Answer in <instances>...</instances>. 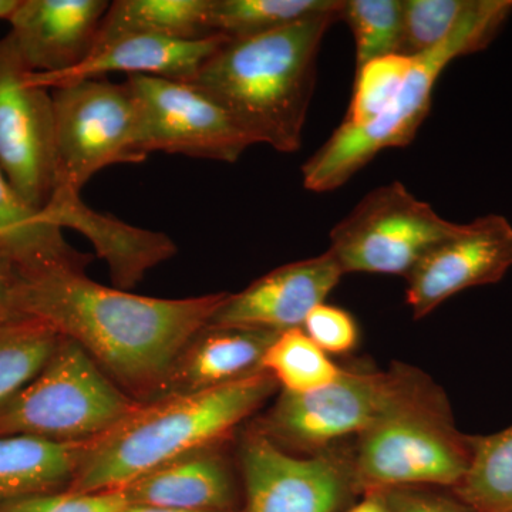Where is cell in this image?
I'll use <instances>...</instances> for the list:
<instances>
[{
  "label": "cell",
  "mask_w": 512,
  "mask_h": 512,
  "mask_svg": "<svg viewBox=\"0 0 512 512\" xmlns=\"http://www.w3.org/2000/svg\"><path fill=\"white\" fill-rule=\"evenodd\" d=\"M227 296L150 298L97 284L79 266L49 265L26 269L18 313L79 343L123 392L147 403Z\"/></svg>",
  "instance_id": "obj_1"
},
{
  "label": "cell",
  "mask_w": 512,
  "mask_h": 512,
  "mask_svg": "<svg viewBox=\"0 0 512 512\" xmlns=\"http://www.w3.org/2000/svg\"><path fill=\"white\" fill-rule=\"evenodd\" d=\"M342 10L262 35L227 39L191 84L217 101L252 143L296 153L315 89L320 45L342 20Z\"/></svg>",
  "instance_id": "obj_2"
},
{
  "label": "cell",
  "mask_w": 512,
  "mask_h": 512,
  "mask_svg": "<svg viewBox=\"0 0 512 512\" xmlns=\"http://www.w3.org/2000/svg\"><path fill=\"white\" fill-rule=\"evenodd\" d=\"M265 370L204 390L140 403L109 433L93 440L73 493L121 490L151 471L217 446L278 390Z\"/></svg>",
  "instance_id": "obj_3"
},
{
  "label": "cell",
  "mask_w": 512,
  "mask_h": 512,
  "mask_svg": "<svg viewBox=\"0 0 512 512\" xmlns=\"http://www.w3.org/2000/svg\"><path fill=\"white\" fill-rule=\"evenodd\" d=\"M512 12V0H473L456 29L439 46L416 56L412 70L393 103L369 124H340L329 140L302 167L303 185L313 192L342 187L387 148L406 147L427 114L434 87L448 64L490 45Z\"/></svg>",
  "instance_id": "obj_4"
},
{
  "label": "cell",
  "mask_w": 512,
  "mask_h": 512,
  "mask_svg": "<svg viewBox=\"0 0 512 512\" xmlns=\"http://www.w3.org/2000/svg\"><path fill=\"white\" fill-rule=\"evenodd\" d=\"M446 393L431 380L416 396L356 437L350 451L357 494L400 487L451 488L470 464Z\"/></svg>",
  "instance_id": "obj_5"
},
{
  "label": "cell",
  "mask_w": 512,
  "mask_h": 512,
  "mask_svg": "<svg viewBox=\"0 0 512 512\" xmlns=\"http://www.w3.org/2000/svg\"><path fill=\"white\" fill-rule=\"evenodd\" d=\"M138 404L79 343L62 336L35 379L0 404V436L22 434L60 443L96 440Z\"/></svg>",
  "instance_id": "obj_6"
},
{
  "label": "cell",
  "mask_w": 512,
  "mask_h": 512,
  "mask_svg": "<svg viewBox=\"0 0 512 512\" xmlns=\"http://www.w3.org/2000/svg\"><path fill=\"white\" fill-rule=\"evenodd\" d=\"M430 382L421 370L404 363L377 372L342 369L332 383L315 392H282L255 429L284 450L309 456L359 437Z\"/></svg>",
  "instance_id": "obj_7"
},
{
  "label": "cell",
  "mask_w": 512,
  "mask_h": 512,
  "mask_svg": "<svg viewBox=\"0 0 512 512\" xmlns=\"http://www.w3.org/2000/svg\"><path fill=\"white\" fill-rule=\"evenodd\" d=\"M52 99L56 128L52 201L80 195L87 181L110 165L146 160L138 148L136 97L127 82L82 80L53 89Z\"/></svg>",
  "instance_id": "obj_8"
},
{
  "label": "cell",
  "mask_w": 512,
  "mask_h": 512,
  "mask_svg": "<svg viewBox=\"0 0 512 512\" xmlns=\"http://www.w3.org/2000/svg\"><path fill=\"white\" fill-rule=\"evenodd\" d=\"M461 224L441 218L399 181L370 191L330 231L328 252L343 274L407 278L431 249Z\"/></svg>",
  "instance_id": "obj_9"
},
{
  "label": "cell",
  "mask_w": 512,
  "mask_h": 512,
  "mask_svg": "<svg viewBox=\"0 0 512 512\" xmlns=\"http://www.w3.org/2000/svg\"><path fill=\"white\" fill-rule=\"evenodd\" d=\"M242 512H340L357 497L350 451L295 456L252 427L239 447Z\"/></svg>",
  "instance_id": "obj_10"
},
{
  "label": "cell",
  "mask_w": 512,
  "mask_h": 512,
  "mask_svg": "<svg viewBox=\"0 0 512 512\" xmlns=\"http://www.w3.org/2000/svg\"><path fill=\"white\" fill-rule=\"evenodd\" d=\"M136 97L138 148L237 163L251 138L217 101L194 84L151 76H128Z\"/></svg>",
  "instance_id": "obj_11"
},
{
  "label": "cell",
  "mask_w": 512,
  "mask_h": 512,
  "mask_svg": "<svg viewBox=\"0 0 512 512\" xmlns=\"http://www.w3.org/2000/svg\"><path fill=\"white\" fill-rule=\"evenodd\" d=\"M0 170L20 200L45 212L56 188L52 93L30 82L8 37L0 40Z\"/></svg>",
  "instance_id": "obj_12"
},
{
  "label": "cell",
  "mask_w": 512,
  "mask_h": 512,
  "mask_svg": "<svg viewBox=\"0 0 512 512\" xmlns=\"http://www.w3.org/2000/svg\"><path fill=\"white\" fill-rule=\"evenodd\" d=\"M511 268L512 225L503 215H485L461 224L421 259L406 278L407 305L424 318L457 293L497 284Z\"/></svg>",
  "instance_id": "obj_13"
},
{
  "label": "cell",
  "mask_w": 512,
  "mask_h": 512,
  "mask_svg": "<svg viewBox=\"0 0 512 512\" xmlns=\"http://www.w3.org/2000/svg\"><path fill=\"white\" fill-rule=\"evenodd\" d=\"M345 275L328 251L279 266L238 293H228L210 326L272 330L302 328Z\"/></svg>",
  "instance_id": "obj_14"
},
{
  "label": "cell",
  "mask_w": 512,
  "mask_h": 512,
  "mask_svg": "<svg viewBox=\"0 0 512 512\" xmlns=\"http://www.w3.org/2000/svg\"><path fill=\"white\" fill-rule=\"evenodd\" d=\"M109 6L106 0H20L6 37L29 73L67 72L93 52Z\"/></svg>",
  "instance_id": "obj_15"
},
{
  "label": "cell",
  "mask_w": 512,
  "mask_h": 512,
  "mask_svg": "<svg viewBox=\"0 0 512 512\" xmlns=\"http://www.w3.org/2000/svg\"><path fill=\"white\" fill-rule=\"evenodd\" d=\"M227 37L175 39L163 36H130L93 53L72 70L59 74L29 73V80L43 89H57L82 80L103 79L109 73L151 76L191 83L205 62Z\"/></svg>",
  "instance_id": "obj_16"
},
{
  "label": "cell",
  "mask_w": 512,
  "mask_h": 512,
  "mask_svg": "<svg viewBox=\"0 0 512 512\" xmlns=\"http://www.w3.org/2000/svg\"><path fill=\"white\" fill-rule=\"evenodd\" d=\"M278 335L265 329L205 326L185 346L147 403L204 392L258 373Z\"/></svg>",
  "instance_id": "obj_17"
},
{
  "label": "cell",
  "mask_w": 512,
  "mask_h": 512,
  "mask_svg": "<svg viewBox=\"0 0 512 512\" xmlns=\"http://www.w3.org/2000/svg\"><path fill=\"white\" fill-rule=\"evenodd\" d=\"M43 214L60 228H72L89 239L97 255L109 265L111 279L121 291L134 288L150 269L177 252L167 235L131 227L111 215L93 211L80 195L50 202Z\"/></svg>",
  "instance_id": "obj_18"
},
{
  "label": "cell",
  "mask_w": 512,
  "mask_h": 512,
  "mask_svg": "<svg viewBox=\"0 0 512 512\" xmlns=\"http://www.w3.org/2000/svg\"><path fill=\"white\" fill-rule=\"evenodd\" d=\"M136 507L227 512L235 510L237 485L227 458L204 448L171 461L121 488Z\"/></svg>",
  "instance_id": "obj_19"
},
{
  "label": "cell",
  "mask_w": 512,
  "mask_h": 512,
  "mask_svg": "<svg viewBox=\"0 0 512 512\" xmlns=\"http://www.w3.org/2000/svg\"><path fill=\"white\" fill-rule=\"evenodd\" d=\"M92 441L60 443L22 434L0 436V505L67 490Z\"/></svg>",
  "instance_id": "obj_20"
},
{
  "label": "cell",
  "mask_w": 512,
  "mask_h": 512,
  "mask_svg": "<svg viewBox=\"0 0 512 512\" xmlns=\"http://www.w3.org/2000/svg\"><path fill=\"white\" fill-rule=\"evenodd\" d=\"M211 0H116L101 20L93 53L130 36L204 39Z\"/></svg>",
  "instance_id": "obj_21"
},
{
  "label": "cell",
  "mask_w": 512,
  "mask_h": 512,
  "mask_svg": "<svg viewBox=\"0 0 512 512\" xmlns=\"http://www.w3.org/2000/svg\"><path fill=\"white\" fill-rule=\"evenodd\" d=\"M63 229L46 214L33 211L10 187L0 170V241L22 259L28 268L72 265L84 268L89 256L74 251Z\"/></svg>",
  "instance_id": "obj_22"
},
{
  "label": "cell",
  "mask_w": 512,
  "mask_h": 512,
  "mask_svg": "<svg viewBox=\"0 0 512 512\" xmlns=\"http://www.w3.org/2000/svg\"><path fill=\"white\" fill-rule=\"evenodd\" d=\"M470 464L451 493L474 512H512V426L470 436Z\"/></svg>",
  "instance_id": "obj_23"
},
{
  "label": "cell",
  "mask_w": 512,
  "mask_h": 512,
  "mask_svg": "<svg viewBox=\"0 0 512 512\" xmlns=\"http://www.w3.org/2000/svg\"><path fill=\"white\" fill-rule=\"evenodd\" d=\"M342 9L343 0H211L208 28L211 35L242 39Z\"/></svg>",
  "instance_id": "obj_24"
},
{
  "label": "cell",
  "mask_w": 512,
  "mask_h": 512,
  "mask_svg": "<svg viewBox=\"0 0 512 512\" xmlns=\"http://www.w3.org/2000/svg\"><path fill=\"white\" fill-rule=\"evenodd\" d=\"M261 369L274 377L284 392L293 394L322 389L342 372L302 328L279 333L266 350Z\"/></svg>",
  "instance_id": "obj_25"
},
{
  "label": "cell",
  "mask_w": 512,
  "mask_h": 512,
  "mask_svg": "<svg viewBox=\"0 0 512 512\" xmlns=\"http://www.w3.org/2000/svg\"><path fill=\"white\" fill-rule=\"evenodd\" d=\"M60 340L56 330L36 320L0 326V404L35 379Z\"/></svg>",
  "instance_id": "obj_26"
},
{
  "label": "cell",
  "mask_w": 512,
  "mask_h": 512,
  "mask_svg": "<svg viewBox=\"0 0 512 512\" xmlns=\"http://www.w3.org/2000/svg\"><path fill=\"white\" fill-rule=\"evenodd\" d=\"M342 20L355 37L356 70L402 50L403 0H346Z\"/></svg>",
  "instance_id": "obj_27"
},
{
  "label": "cell",
  "mask_w": 512,
  "mask_h": 512,
  "mask_svg": "<svg viewBox=\"0 0 512 512\" xmlns=\"http://www.w3.org/2000/svg\"><path fill=\"white\" fill-rule=\"evenodd\" d=\"M416 57L390 55L379 57L356 70L352 101L343 124L362 127L376 120L402 90Z\"/></svg>",
  "instance_id": "obj_28"
},
{
  "label": "cell",
  "mask_w": 512,
  "mask_h": 512,
  "mask_svg": "<svg viewBox=\"0 0 512 512\" xmlns=\"http://www.w3.org/2000/svg\"><path fill=\"white\" fill-rule=\"evenodd\" d=\"M473 0H403L400 53L420 56L447 39L463 20Z\"/></svg>",
  "instance_id": "obj_29"
},
{
  "label": "cell",
  "mask_w": 512,
  "mask_h": 512,
  "mask_svg": "<svg viewBox=\"0 0 512 512\" xmlns=\"http://www.w3.org/2000/svg\"><path fill=\"white\" fill-rule=\"evenodd\" d=\"M128 504L121 490L100 493H56L33 495L0 505V512H123Z\"/></svg>",
  "instance_id": "obj_30"
},
{
  "label": "cell",
  "mask_w": 512,
  "mask_h": 512,
  "mask_svg": "<svg viewBox=\"0 0 512 512\" xmlns=\"http://www.w3.org/2000/svg\"><path fill=\"white\" fill-rule=\"evenodd\" d=\"M308 338L330 355H346L359 343V326L355 318L338 306H316L302 326Z\"/></svg>",
  "instance_id": "obj_31"
},
{
  "label": "cell",
  "mask_w": 512,
  "mask_h": 512,
  "mask_svg": "<svg viewBox=\"0 0 512 512\" xmlns=\"http://www.w3.org/2000/svg\"><path fill=\"white\" fill-rule=\"evenodd\" d=\"M382 493L390 512H474L446 488L400 487Z\"/></svg>",
  "instance_id": "obj_32"
},
{
  "label": "cell",
  "mask_w": 512,
  "mask_h": 512,
  "mask_svg": "<svg viewBox=\"0 0 512 512\" xmlns=\"http://www.w3.org/2000/svg\"><path fill=\"white\" fill-rule=\"evenodd\" d=\"M26 265L15 252L0 241V326L22 322L19 319L18 299L25 278Z\"/></svg>",
  "instance_id": "obj_33"
},
{
  "label": "cell",
  "mask_w": 512,
  "mask_h": 512,
  "mask_svg": "<svg viewBox=\"0 0 512 512\" xmlns=\"http://www.w3.org/2000/svg\"><path fill=\"white\" fill-rule=\"evenodd\" d=\"M346 512H390L382 491H369L359 503L350 505Z\"/></svg>",
  "instance_id": "obj_34"
},
{
  "label": "cell",
  "mask_w": 512,
  "mask_h": 512,
  "mask_svg": "<svg viewBox=\"0 0 512 512\" xmlns=\"http://www.w3.org/2000/svg\"><path fill=\"white\" fill-rule=\"evenodd\" d=\"M123 512H211V511H191V510H175V508H157V507H136L130 505ZM227 512H242V511H227Z\"/></svg>",
  "instance_id": "obj_35"
},
{
  "label": "cell",
  "mask_w": 512,
  "mask_h": 512,
  "mask_svg": "<svg viewBox=\"0 0 512 512\" xmlns=\"http://www.w3.org/2000/svg\"><path fill=\"white\" fill-rule=\"evenodd\" d=\"M20 0H0V19L9 20L18 9Z\"/></svg>",
  "instance_id": "obj_36"
}]
</instances>
